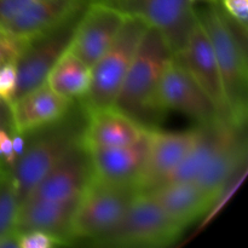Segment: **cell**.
I'll return each instance as SVG.
<instances>
[{
  "label": "cell",
  "mask_w": 248,
  "mask_h": 248,
  "mask_svg": "<svg viewBox=\"0 0 248 248\" xmlns=\"http://www.w3.org/2000/svg\"><path fill=\"white\" fill-rule=\"evenodd\" d=\"M172 56L164 35L148 27L114 102L113 108L147 131L160 128L167 114L160 104L159 89L164 68Z\"/></svg>",
  "instance_id": "cell-1"
},
{
  "label": "cell",
  "mask_w": 248,
  "mask_h": 248,
  "mask_svg": "<svg viewBox=\"0 0 248 248\" xmlns=\"http://www.w3.org/2000/svg\"><path fill=\"white\" fill-rule=\"evenodd\" d=\"M45 82L60 96L79 101L91 85V67L67 48L52 65Z\"/></svg>",
  "instance_id": "cell-21"
},
{
  "label": "cell",
  "mask_w": 248,
  "mask_h": 248,
  "mask_svg": "<svg viewBox=\"0 0 248 248\" xmlns=\"http://www.w3.org/2000/svg\"><path fill=\"white\" fill-rule=\"evenodd\" d=\"M245 164H247V142L242 131L211 157L193 182L215 202L232 177Z\"/></svg>",
  "instance_id": "cell-20"
},
{
  "label": "cell",
  "mask_w": 248,
  "mask_h": 248,
  "mask_svg": "<svg viewBox=\"0 0 248 248\" xmlns=\"http://www.w3.org/2000/svg\"><path fill=\"white\" fill-rule=\"evenodd\" d=\"M222 75L229 121L246 127L247 121V28L223 10L218 2L198 12Z\"/></svg>",
  "instance_id": "cell-2"
},
{
  "label": "cell",
  "mask_w": 248,
  "mask_h": 248,
  "mask_svg": "<svg viewBox=\"0 0 248 248\" xmlns=\"http://www.w3.org/2000/svg\"><path fill=\"white\" fill-rule=\"evenodd\" d=\"M184 225L170 217L149 195L140 193L121 219L91 245L98 247H167L179 239Z\"/></svg>",
  "instance_id": "cell-6"
},
{
  "label": "cell",
  "mask_w": 248,
  "mask_h": 248,
  "mask_svg": "<svg viewBox=\"0 0 248 248\" xmlns=\"http://www.w3.org/2000/svg\"><path fill=\"white\" fill-rule=\"evenodd\" d=\"M190 2H196V1H206V2H210V4H215V2H218L219 0H189Z\"/></svg>",
  "instance_id": "cell-29"
},
{
  "label": "cell",
  "mask_w": 248,
  "mask_h": 248,
  "mask_svg": "<svg viewBox=\"0 0 248 248\" xmlns=\"http://www.w3.org/2000/svg\"><path fill=\"white\" fill-rule=\"evenodd\" d=\"M200 135V125L178 132H165L160 128L148 131V149L142 171L136 179L140 193L159 186L188 154Z\"/></svg>",
  "instance_id": "cell-11"
},
{
  "label": "cell",
  "mask_w": 248,
  "mask_h": 248,
  "mask_svg": "<svg viewBox=\"0 0 248 248\" xmlns=\"http://www.w3.org/2000/svg\"><path fill=\"white\" fill-rule=\"evenodd\" d=\"M148 149V131L140 140L131 144L109 148H90L92 172L101 178L114 182H135L144 165Z\"/></svg>",
  "instance_id": "cell-18"
},
{
  "label": "cell",
  "mask_w": 248,
  "mask_h": 248,
  "mask_svg": "<svg viewBox=\"0 0 248 248\" xmlns=\"http://www.w3.org/2000/svg\"><path fill=\"white\" fill-rule=\"evenodd\" d=\"M149 24L136 16H127L108 50L91 67V85L80 104L86 113L111 108Z\"/></svg>",
  "instance_id": "cell-5"
},
{
  "label": "cell",
  "mask_w": 248,
  "mask_h": 248,
  "mask_svg": "<svg viewBox=\"0 0 248 248\" xmlns=\"http://www.w3.org/2000/svg\"><path fill=\"white\" fill-rule=\"evenodd\" d=\"M126 17L107 2L91 0L75 26L68 50L92 67L115 40Z\"/></svg>",
  "instance_id": "cell-10"
},
{
  "label": "cell",
  "mask_w": 248,
  "mask_h": 248,
  "mask_svg": "<svg viewBox=\"0 0 248 248\" xmlns=\"http://www.w3.org/2000/svg\"><path fill=\"white\" fill-rule=\"evenodd\" d=\"M18 74L16 61H10L0 67V101L10 104L17 96Z\"/></svg>",
  "instance_id": "cell-23"
},
{
  "label": "cell",
  "mask_w": 248,
  "mask_h": 248,
  "mask_svg": "<svg viewBox=\"0 0 248 248\" xmlns=\"http://www.w3.org/2000/svg\"><path fill=\"white\" fill-rule=\"evenodd\" d=\"M74 102L56 93L45 82L9 104L11 132L28 135L56 123L70 110Z\"/></svg>",
  "instance_id": "cell-15"
},
{
  "label": "cell",
  "mask_w": 248,
  "mask_h": 248,
  "mask_svg": "<svg viewBox=\"0 0 248 248\" xmlns=\"http://www.w3.org/2000/svg\"><path fill=\"white\" fill-rule=\"evenodd\" d=\"M147 130L115 108L87 113L80 143L85 149L126 145L140 140Z\"/></svg>",
  "instance_id": "cell-17"
},
{
  "label": "cell",
  "mask_w": 248,
  "mask_h": 248,
  "mask_svg": "<svg viewBox=\"0 0 248 248\" xmlns=\"http://www.w3.org/2000/svg\"><path fill=\"white\" fill-rule=\"evenodd\" d=\"M91 174L89 153L79 142L39 182L26 200H68L78 198Z\"/></svg>",
  "instance_id": "cell-14"
},
{
  "label": "cell",
  "mask_w": 248,
  "mask_h": 248,
  "mask_svg": "<svg viewBox=\"0 0 248 248\" xmlns=\"http://www.w3.org/2000/svg\"><path fill=\"white\" fill-rule=\"evenodd\" d=\"M222 7L234 21L247 28L248 0H219Z\"/></svg>",
  "instance_id": "cell-25"
},
{
  "label": "cell",
  "mask_w": 248,
  "mask_h": 248,
  "mask_svg": "<svg viewBox=\"0 0 248 248\" xmlns=\"http://www.w3.org/2000/svg\"><path fill=\"white\" fill-rule=\"evenodd\" d=\"M170 217L184 227L207 215L212 207L208 198L194 182H179L155 186L145 191Z\"/></svg>",
  "instance_id": "cell-19"
},
{
  "label": "cell",
  "mask_w": 248,
  "mask_h": 248,
  "mask_svg": "<svg viewBox=\"0 0 248 248\" xmlns=\"http://www.w3.org/2000/svg\"><path fill=\"white\" fill-rule=\"evenodd\" d=\"M81 14L24 44L16 60L18 74L16 98L45 84L52 65L69 46L73 31Z\"/></svg>",
  "instance_id": "cell-9"
},
{
  "label": "cell",
  "mask_w": 248,
  "mask_h": 248,
  "mask_svg": "<svg viewBox=\"0 0 248 248\" xmlns=\"http://www.w3.org/2000/svg\"><path fill=\"white\" fill-rule=\"evenodd\" d=\"M0 126L9 128V130L11 131V114H10V106L1 101H0Z\"/></svg>",
  "instance_id": "cell-28"
},
{
  "label": "cell",
  "mask_w": 248,
  "mask_h": 248,
  "mask_svg": "<svg viewBox=\"0 0 248 248\" xmlns=\"http://www.w3.org/2000/svg\"><path fill=\"white\" fill-rule=\"evenodd\" d=\"M0 159L11 170L17 161L16 154L12 147L11 131L2 126H0Z\"/></svg>",
  "instance_id": "cell-26"
},
{
  "label": "cell",
  "mask_w": 248,
  "mask_h": 248,
  "mask_svg": "<svg viewBox=\"0 0 248 248\" xmlns=\"http://www.w3.org/2000/svg\"><path fill=\"white\" fill-rule=\"evenodd\" d=\"M173 56L210 97L220 116L229 121L228 104L217 58L199 16L183 50Z\"/></svg>",
  "instance_id": "cell-12"
},
{
  "label": "cell",
  "mask_w": 248,
  "mask_h": 248,
  "mask_svg": "<svg viewBox=\"0 0 248 248\" xmlns=\"http://www.w3.org/2000/svg\"><path fill=\"white\" fill-rule=\"evenodd\" d=\"M140 194L135 182L109 181L92 172L75 207L70 244L77 240L93 242L107 234Z\"/></svg>",
  "instance_id": "cell-4"
},
{
  "label": "cell",
  "mask_w": 248,
  "mask_h": 248,
  "mask_svg": "<svg viewBox=\"0 0 248 248\" xmlns=\"http://www.w3.org/2000/svg\"><path fill=\"white\" fill-rule=\"evenodd\" d=\"M18 248H52L55 246H62L63 242L40 230H31L17 235Z\"/></svg>",
  "instance_id": "cell-24"
},
{
  "label": "cell",
  "mask_w": 248,
  "mask_h": 248,
  "mask_svg": "<svg viewBox=\"0 0 248 248\" xmlns=\"http://www.w3.org/2000/svg\"><path fill=\"white\" fill-rule=\"evenodd\" d=\"M159 101L165 111H178L198 125L223 119L215 103L174 56L170 58L162 72Z\"/></svg>",
  "instance_id": "cell-8"
},
{
  "label": "cell",
  "mask_w": 248,
  "mask_h": 248,
  "mask_svg": "<svg viewBox=\"0 0 248 248\" xmlns=\"http://www.w3.org/2000/svg\"><path fill=\"white\" fill-rule=\"evenodd\" d=\"M78 198L68 200H26L19 205L15 222V234L40 230L70 244V227Z\"/></svg>",
  "instance_id": "cell-16"
},
{
  "label": "cell",
  "mask_w": 248,
  "mask_h": 248,
  "mask_svg": "<svg viewBox=\"0 0 248 248\" xmlns=\"http://www.w3.org/2000/svg\"><path fill=\"white\" fill-rule=\"evenodd\" d=\"M19 207L18 195L11 169L0 159V241L14 236Z\"/></svg>",
  "instance_id": "cell-22"
},
{
  "label": "cell",
  "mask_w": 248,
  "mask_h": 248,
  "mask_svg": "<svg viewBox=\"0 0 248 248\" xmlns=\"http://www.w3.org/2000/svg\"><path fill=\"white\" fill-rule=\"evenodd\" d=\"M116 7L127 16L144 19L164 35L176 55L183 50L198 19L189 0H98Z\"/></svg>",
  "instance_id": "cell-7"
},
{
  "label": "cell",
  "mask_w": 248,
  "mask_h": 248,
  "mask_svg": "<svg viewBox=\"0 0 248 248\" xmlns=\"http://www.w3.org/2000/svg\"><path fill=\"white\" fill-rule=\"evenodd\" d=\"M87 113L79 101L56 123L26 136V148L12 167L19 205L39 182L80 142Z\"/></svg>",
  "instance_id": "cell-3"
},
{
  "label": "cell",
  "mask_w": 248,
  "mask_h": 248,
  "mask_svg": "<svg viewBox=\"0 0 248 248\" xmlns=\"http://www.w3.org/2000/svg\"><path fill=\"white\" fill-rule=\"evenodd\" d=\"M33 1L34 0H0V27Z\"/></svg>",
  "instance_id": "cell-27"
},
{
  "label": "cell",
  "mask_w": 248,
  "mask_h": 248,
  "mask_svg": "<svg viewBox=\"0 0 248 248\" xmlns=\"http://www.w3.org/2000/svg\"><path fill=\"white\" fill-rule=\"evenodd\" d=\"M91 0H34L0 27V31L26 44L81 14Z\"/></svg>",
  "instance_id": "cell-13"
}]
</instances>
